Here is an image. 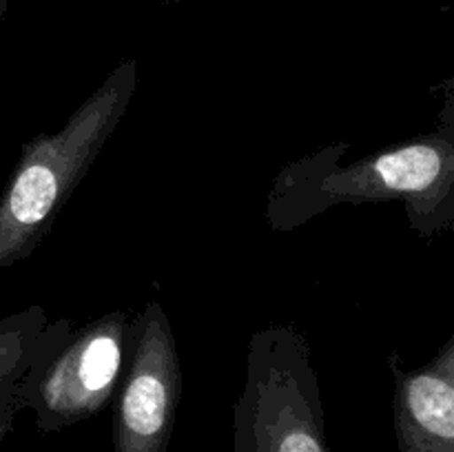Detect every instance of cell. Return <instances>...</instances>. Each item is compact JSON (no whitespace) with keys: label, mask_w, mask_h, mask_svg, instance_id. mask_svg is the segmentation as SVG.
<instances>
[{"label":"cell","mask_w":454,"mask_h":452,"mask_svg":"<svg viewBox=\"0 0 454 452\" xmlns=\"http://www.w3.org/2000/svg\"><path fill=\"white\" fill-rule=\"evenodd\" d=\"M437 127L344 167L348 140H337L282 167L266 195L264 217L291 233L340 204L402 202L421 239L454 230V80L443 82Z\"/></svg>","instance_id":"obj_1"},{"label":"cell","mask_w":454,"mask_h":452,"mask_svg":"<svg viewBox=\"0 0 454 452\" xmlns=\"http://www.w3.org/2000/svg\"><path fill=\"white\" fill-rule=\"evenodd\" d=\"M137 91V60L114 66L58 133L22 144L0 195V270L25 261L51 233L71 193L93 167Z\"/></svg>","instance_id":"obj_2"},{"label":"cell","mask_w":454,"mask_h":452,"mask_svg":"<svg viewBox=\"0 0 454 452\" xmlns=\"http://www.w3.org/2000/svg\"><path fill=\"white\" fill-rule=\"evenodd\" d=\"M233 452H333L313 348L295 323L251 335L233 408Z\"/></svg>","instance_id":"obj_3"},{"label":"cell","mask_w":454,"mask_h":452,"mask_svg":"<svg viewBox=\"0 0 454 452\" xmlns=\"http://www.w3.org/2000/svg\"><path fill=\"white\" fill-rule=\"evenodd\" d=\"M131 317L111 310L49 346L18 384V410L40 433H60L105 410L124 375Z\"/></svg>","instance_id":"obj_4"},{"label":"cell","mask_w":454,"mask_h":452,"mask_svg":"<svg viewBox=\"0 0 454 452\" xmlns=\"http://www.w3.org/2000/svg\"><path fill=\"white\" fill-rule=\"evenodd\" d=\"M182 394V366L158 300L131 317L124 375L115 390L114 452H168Z\"/></svg>","instance_id":"obj_5"},{"label":"cell","mask_w":454,"mask_h":452,"mask_svg":"<svg viewBox=\"0 0 454 452\" xmlns=\"http://www.w3.org/2000/svg\"><path fill=\"white\" fill-rule=\"evenodd\" d=\"M388 366L397 452H454V335L421 368L406 370L399 353Z\"/></svg>","instance_id":"obj_6"},{"label":"cell","mask_w":454,"mask_h":452,"mask_svg":"<svg viewBox=\"0 0 454 452\" xmlns=\"http://www.w3.org/2000/svg\"><path fill=\"white\" fill-rule=\"evenodd\" d=\"M74 331L67 317L49 319L40 304L0 317V441L13 430L18 410V384L27 368L49 346Z\"/></svg>","instance_id":"obj_7"},{"label":"cell","mask_w":454,"mask_h":452,"mask_svg":"<svg viewBox=\"0 0 454 452\" xmlns=\"http://www.w3.org/2000/svg\"><path fill=\"white\" fill-rule=\"evenodd\" d=\"M9 3H12V0H0V25H3L4 16H7L9 12Z\"/></svg>","instance_id":"obj_8"},{"label":"cell","mask_w":454,"mask_h":452,"mask_svg":"<svg viewBox=\"0 0 454 452\" xmlns=\"http://www.w3.org/2000/svg\"><path fill=\"white\" fill-rule=\"evenodd\" d=\"M160 3H164V4H180V3H186V0H160Z\"/></svg>","instance_id":"obj_9"}]
</instances>
